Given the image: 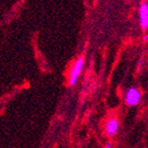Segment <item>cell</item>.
<instances>
[{
    "label": "cell",
    "mask_w": 148,
    "mask_h": 148,
    "mask_svg": "<svg viewBox=\"0 0 148 148\" xmlns=\"http://www.w3.org/2000/svg\"><path fill=\"white\" fill-rule=\"evenodd\" d=\"M119 128H120V123H119V120L115 119V117H112L106 123L105 126V132L108 136H115L119 131Z\"/></svg>",
    "instance_id": "3"
},
{
    "label": "cell",
    "mask_w": 148,
    "mask_h": 148,
    "mask_svg": "<svg viewBox=\"0 0 148 148\" xmlns=\"http://www.w3.org/2000/svg\"><path fill=\"white\" fill-rule=\"evenodd\" d=\"M140 25L142 29L146 30L148 28V4L147 3H142L140 6Z\"/></svg>",
    "instance_id": "4"
},
{
    "label": "cell",
    "mask_w": 148,
    "mask_h": 148,
    "mask_svg": "<svg viewBox=\"0 0 148 148\" xmlns=\"http://www.w3.org/2000/svg\"><path fill=\"white\" fill-rule=\"evenodd\" d=\"M141 97H142L141 91L136 87H131L125 93V103L129 107H134V106L139 105Z\"/></svg>",
    "instance_id": "2"
},
{
    "label": "cell",
    "mask_w": 148,
    "mask_h": 148,
    "mask_svg": "<svg viewBox=\"0 0 148 148\" xmlns=\"http://www.w3.org/2000/svg\"><path fill=\"white\" fill-rule=\"evenodd\" d=\"M144 41H148V35H145V36H144Z\"/></svg>",
    "instance_id": "6"
},
{
    "label": "cell",
    "mask_w": 148,
    "mask_h": 148,
    "mask_svg": "<svg viewBox=\"0 0 148 148\" xmlns=\"http://www.w3.org/2000/svg\"><path fill=\"white\" fill-rule=\"evenodd\" d=\"M85 66V56L82 55L79 58H77L74 62L73 67H72L70 75H69V85L70 86H75L78 80L80 73L83 71V68Z\"/></svg>",
    "instance_id": "1"
},
{
    "label": "cell",
    "mask_w": 148,
    "mask_h": 148,
    "mask_svg": "<svg viewBox=\"0 0 148 148\" xmlns=\"http://www.w3.org/2000/svg\"><path fill=\"white\" fill-rule=\"evenodd\" d=\"M104 148H112V145H111L110 143H108V144H107V145H106Z\"/></svg>",
    "instance_id": "5"
}]
</instances>
